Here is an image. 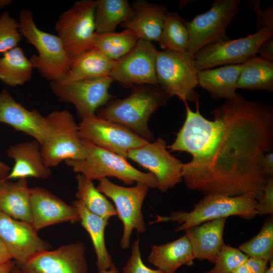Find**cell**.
<instances>
[{"label":"cell","instance_id":"14","mask_svg":"<svg viewBox=\"0 0 273 273\" xmlns=\"http://www.w3.org/2000/svg\"><path fill=\"white\" fill-rule=\"evenodd\" d=\"M112 82L109 76L68 83L54 81L50 88L60 100L72 104L82 119L95 115L113 98L109 93Z\"/></svg>","mask_w":273,"mask_h":273},{"label":"cell","instance_id":"46","mask_svg":"<svg viewBox=\"0 0 273 273\" xmlns=\"http://www.w3.org/2000/svg\"><path fill=\"white\" fill-rule=\"evenodd\" d=\"M232 273H252L245 263L236 268Z\"/></svg>","mask_w":273,"mask_h":273},{"label":"cell","instance_id":"7","mask_svg":"<svg viewBox=\"0 0 273 273\" xmlns=\"http://www.w3.org/2000/svg\"><path fill=\"white\" fill-rule=\"evenodd\" d=\"M194 57L188 52L158 51L156 73L160 88L169 97H177L186 103L197 102L199 95L195 88L198 73Z\"/></svg>","mask_w":273,"mask_h":273},{"label":"cell","instance_id":"12","mask_svg":"<svg viewBox=\"0 0 273 273\" xmlns=\"http://www.w3.org/2000/svg\"><path fill=\"white\" fill-rule=\"evenodd\" d=\"M78 127L81 140L125 158L130 150L149 142L124 126L96 114L82 119Z\"/></svg>","mask_w":273,"mask_h":273},{"label":"cell","instance_id":"1","mask_svg":"<svg viewBox=\"0 0 273 273\" xmlns=\"http://www.w3.org/2000/svg\"><path fill=\"white\" fill-rule=\"evenodd\" d=\"M186 116L170 151L190 153L182 178L190 190L205 195L261 197L269 177L261 160L272 144L273 108L237 95L213 111L209 120L185 103Z\"/></svg>","mask_w":273,"mask_h":273},{"label":"cell","instance_id":"33","mask_svg":"<svg viewBox=\"0 0 273 273\" xmlns=\"http://www.w3.org/2000/svg\"><path fill=\"white\" fill-rule=\"evenodd\" d=\"M76 178L77 184V200L90 212L108 220L112 216L117 215L115 208L95 187L93 181L80 174H77Z\"/></svg>","mask_w":273,"mask_h":273},{"label":"cell","instance_id":"3","mask_svg":"<svg viewBox=\"0 0 273 273\" xmlns=\"http://www.w3.org/2000/svg\"><path fill=\"white\" fill-rule=\"evenodd\" d=\"M257 201L252 194L235 197L219 194L206 195L190 212L174 211L166 216L157 215L156 220L150 223L177 222L180 225L175 231L178 232L208 221L231 216L250 220L257 215L255 208Z\"/></svg>","mask_w":273,"mask_h":273},{"label":"cell","instance_id":"8","mask_svg":"<svg viewBox=\"0 0 273 273\" xmlns=\"http://www.w3.org/2000/svg\"><path fill=\"white\" fill-rule=\"evenodd\" d=\"M241 0H215L207 12L185 21L189 36L188 53L193 56L203 48L229 39L228 26L237 17Z\"/></svg>","mask_w":273,"mask_h":273},{"label":"cell","instance_id":"26","mask_svg":"<svg viewBox=\"0 0 273 273\" xmlns=\"http://www.w3.org/2000/svg\"><path fill=\"white\" fill-rule=\"evenodd\" d=\"M114 62L97 50H88L71 59L70 69L60 82L109 76Z\"/></svg>","mask_w":273,"mask_h":273},{"label":"cell","instance_id":"36","mask_svg":"<svg viewBox=\"0 0 273 273\" xmlns=\"http://www.w3.org/2000/svg\"><path fill=\"white\" fill-rule=\"evenodd\" d=\"M20 25L8 12L0 15V53H5L17 47L22 38Z\"/></svg>","mask_w":273,"mask_h":273},{"label":"cell","instance_id":"20","mask_svg":"<svg viewBox=\"0 0 273 273\" xmlns=\"http://www.w3.org/2000/svg\"><path fill=\"white\" fill-rule=\"evenodd\" d=\"M7 154L14 160V165L2 181L28 177L46 179L52 174L51 168L43 161L40 146L35 140L11 145Z\"/></svg>","mask_w":273,"mask_h":273},{"label":"cell","instance_id":"45","mask_svg":"<svg viewBox=\"0 0 273 273\" xmlns=\"http://www.w3.org/2000/svg\"><path fill=\"white\" fill-rule=\"evenodd\" d=\"M15 263L10 260L0 265V273H10L15 266Z\"/></svg>","mask_w":273,"mask_h":273},{"label":"cell","instance_id":"28","mask_svg":"<svg viewBox=\"0 0 273 273\" xmlns=\"http://www.w3.org/2000/svg\"><path fill=\"white\" fill-rule=\"evenodd\" d=\"M134 10L126 0L95 1L94 22L96 33L114 31L116 27L130 20Z\"/></svg>","mask_w":273,"mask_h":273},{"label":"cell","instance_id":"32","mask_svg":"<svg viewBox=\"0 0 273 273\" xmlns=\"http://www.w3.org/2000/svg\"><path fill=\"white\" fill-rule=\"evenodd\" d=\"M185 21L177 12H167L158 41L163 51L188 52L189 36Z\"/></svg>","mask_w":273,"mask_h":273},{"label":"cell","instance_id":"17","mask_svg":"<svg viewBox=\"0 0 273 273\" xmlns=\"http://www.w3.org/2000/svg\"><path fill=\"white\" fill-rule=\"evenodd\" d=\"M85 250L83 242L72 243L44 251L17 266L24 273H87Z\"/></svg>","mask_w":273,"mask_h":273},{"label":"cell","instance_id":"21","mask_svg":"<svg viewBox=\"0 0 273 273\" xmlns=\"http://www.w3.org/2000/svg\"><path fill=\"white\" fill-rule=\"evenodd\" d=\"M226 220L223 218L208 221L184 231L195 259L214 263L225 245L223 235Z\"/></svg>","mask_w":273,"mask_h":273},{"label":"cell","instance_id":"25","mask_svg":"<svg viewBox=\"0 0 273 273\" xmlns=\"http://www.w3.org/2000/svg\"><path fill=\"white\" fill-rule=\"evenodd\" d=\"M30 188L26 178L15 183L0 182V211L20 221L31 223Z\"/></svg>","mask_w":273,"mask_h":273},{"label":"cell","instance_id":"5","mask_svg":"<svg viewBox=\"0 0 273 273\" xmlns=\"http://www.w3.org/2000/svg\"><path fill=\"white\" fill-rule=\"evenodd\" d=\"M19 23L22 35L38 53L29 59L33 68L51 82L61 81L70 69L71 61L61 40L57 35L38 28L29 10L20 11Z\"/></svg>","mask_w":273,"mask_h":273},{"label":"cell","instance_id":"37","mask_svg":"<svg viewBox=\"0 0 273 273\" xmlns=\"http://www.w3.org/2000/svg\"><path fill=\"white\" fill-rule=\"evenodd\" d=\"M123 273H161L158 269L147 267L143 262L138 238L131 246V255L123 268Z\"/></svg>","mask_w":273,"mask_h":273},{"label":"cell","instance_id":"39","mask_svg":"<svg viewBox=\"0 0 273 273\" xmlns=\"http://www.w3.org/2000/svg\"><path fill=\"white\" fill-rule=\"evenodd\" d=\"M258 214L270 215L273 214V179L269 177L265 186L263 193L256 205Z\"/></svg>","mask_w":273,"mask_h":273},{"label":"cell","instance_id":"6","mask_svg":"<svg viewBox=\"0 0 273 273\" xmlns=\"http://www.w3.org/2000/svg\"><path fill=\"white\" fill-rule=\"evenodd\" d=\"M48 127L40 146L42 157L49 167L68 160L83 159L85 151L79 133L78 124L67 110L54 111L46 116Z\"/></svg>","mask_w":273,"mask_h":273},{"label":"cell","instance_id":"10","mask_svg":"<svg viewBox=\"0 0 273 273\" xmlns=\"http://www.w3.org/2000/svg\"><path fill=\"white\" fill-rule=\"evenodd\" d=\"M95 1L76 2L60 15L55 24L57 36L61 40L71 60L93 50L95 31Z\"/></svg>","mask_w":273,"mask_h":273},{"label":"cell","instance_id":"19","mask_svg":"<svg viewBox=\"0 0 273 273\" xmlns=\"http://www.w3.org/2000/svg\"><path fill=\"white\" fill-rule=\"evenodd\" d=\"M0 122L32 136L40 146L43 143L48 131L46 116L35 109H27L6 89L0 92Z\"/></svg>","mask_w":273,"mask_h":273},{"label":"cell","instance_id":"18","mask_svg":"<svg viewBox=\"0 0 273 273\" xmlns=\"http://www.w3.org/2000/svg\"><path fill=\"white\" fill-rule=\"evenodd\" d=\"M30 192L31 224L37 232L54 224L80 222L75 207L48 190L35 187L30 188Z\"/></svg>","mask_w":273,"mask_h":273},{"label":"cell","instance_id":"30","mask_svg":"<svg viewBox=\"0 0 273 273\" xmlns=\"http://www.w3.org/2000/svg\"><path fill=\"white\" fill-rule=\"evenodd\" d=\"M33 69L30 59L17 46L0 58V80L13 87L22 85L31 78Z\"/></svg>","mask_w":273,"mask_h":273},{"label":"cell","instance_id":"24","mask_svg":"<svg viewBox=\"0 0 273 273\" xmlns=\"http://www.w3.org/2000/svg\"><path fill=\"white\" fill-rule=\"evenodd\" d=\"M241 68L242 64H235L199 71L198 84L215 100L234 99Z\"/></svg>","mask_w":273,"mask_h":273},{"label":"cell","instance_id":"38","mask_svg":"<svg viewBox=\"0 0 273 273\" xmlns=\"http://www.w3.org/2000/svg\"><path fill=\"white\" fill-rule=\"evenodd\" d=\"M249 4L256 15V31L266 28L273 31V6L261 10L260 2L258 0H251Z\"/></svg>","mask_w":273,"mask_h":273},{"label":"cell","instance_id":"4","mask_svg":"<svg viewBox=\"0 0 273 273\" xmlns=\"http://www.w3.org/2000/svg\"><path fill=\"white\" fill-rule=\"evenodd\" d=\"M85 151L83 159L65 161L73 171L88 179L100 180L115 177L125 185L142 183L149 188H157L156 180L150 172H144L133 167L126 158L82 140Z\"/></svg>","mask_w":273,"mask_h":273},{"label":"cell","instance_id":"43","mask_svg":"<svg viewBox=\"0 0 273 273\" xmlns=\"http://www.w3.org/2000/svg\"><path fill=\"white\" fill-rule=\"evenodd\" d=\"M12 259V257L4 243L0 240V265Z\"/></svg>","mask_w":273,"mask_h":273},{"label":"cell","instance_id":"15","mask_svg":"<svg viewBox=\"0 0 273 273\" xmlns=\"http://www.w3.org/2000/svg\"><path fill=\"white\" fill-rule=\"evenodd\" d=\"M158 51L151 42L139 39L134 47L114 62L109 77L124 87L156 85Z\"/></svg>","mask_w":273,"mask_h":273},{"label":"cell","instance_id":"16","mask_svg":"<svg viewBox=\"0 0 273 273\" xmlns=\"http://www.w3.org/2000/svg\"><path fill=\"white\" fill-rule=\"evenodd\" d=\"M0 240L17 265L49 250L50 245L41 239L31 223L15 219L0 211Z\"/></svg>","mask_w":273,"mask_h":273},{"label":"cell","instance_id":"31","mask_svg":"<svg viewBox=\"0 0 273 273\" xmlns=\"http://www.w3.org/2000/svg\"><path fill=\"white\" fill-rule=\"evenodd\" d=\"M138 40L135 34L129 29L119 32H95L93 50L99 51L107 58L115 61L131 51Z\"/></svg>","mask_w":273,"mask_h":273},{"label":"cell","instance_id":"49","mask_svg":"<svg viewBox=\"0 0 273 273\" xmlns=\"http://www.w3.org/2000/svg\"><path fill=\"white\" fill-rule=\"evenodd\" d=\"M269 265L264 273H273V259H271L269 261Z\"/></svg>","mask_w":273,"mask_h":273},{"label":"cell","instance_id":"40","mask_svg":"<svg viewBox=\"0 0 273 273\" xmlns=\"http://www.w3.org/2000/svg\"><path fill=\"white\" fill-rule=\"evenodd\" d=\"M269 261L266 259L248 257L244 263L252 273H264Z\"/></svg>","mask_w":273,"mask_h":273},{"label":"cell","instance_id":"29","mask_svg":"<svg viewBox=\"0 0 273 273\" xmlns=\"http://www.w3.org/2000/svg\"><path fill=\"white\" fill-rule=\"evenodd\" d=\"M237 88L272 92L273 61L256 56L242 64Z\"/></svg>","mask_w":273,"mask_h":273},{"label":"cell","instance_id":"23","mask_svg":"<svg viewBox=\"0 0 273 273\" xmlns=\"http://www.w3.org/2000/svg\"><path fill=\"white\" fill-rule=\"evenodd\" d=\"M195 259L190 241L184 235L179 238L160 245H153L148 261L161 273H175L183 265H190Z\"/></svg>","mask_w":273,"mask_h":273},{"label":"cell","instance_id":"48","mask_svg":"<svg viewBox=\"0 0 273 273\" xmlns=\"http://www.w3.org/2000/svg\"><path fill=\"white\" fill-rule=\"evenodd\" d=\"M12 2L11 0H0V9L10 5Z\"/></svg>","mask_w":273,"mask_h":273},{"label":"cell","instance_id":"22","mask_svg":"<svg viewBox=\"0 0 273 273\" xmlns=\"http://www.w3.org/2000/svg\"><path fill=\"white\" fill-rule=\"evenodd\" d=\"M131 6L134 12L133 17L121 26L132 31L139 39L158 42L167 12L166 7L145 1H136Z\"/></svg>","mask_w":273,"mask_h":273},{"label":"cell","instance_id":"50","mask_svg":"<svg viewBox=\"0 0 273 273\" xmlns=\"http://www.w3.org/2000/svg\"><path fill=\"white\" fill-rule=\"evenodd\" d=\"M11 273H24L20 268L18 266H15L12 270Z\"/></svg>","mask_w":273,"mask_h":273},{"label":"cell","instance_id":"11","mask_svg":"<svg viewBox=\"0 0 273 273\" xmlns=\"http://www.w3.org/2000/svg\"><path fill=\"white\" fill-rule=\"evenodd\" d=\"M273 36V31L263 28L247 36L220 41L200 49L194 56L198 71L219 65L242 64L255 57L262 42Z\"/></svg>","mask_w":273,"mask_h":273},{"label":"cell","instance_id":"34","mask_svg":"<svg viewBox=\"0 0 273 273\" xmlns=\"http://www.w3.org/2000/svg\"><path fill=\"white\" fill-rule=\"evenodd\" d=\"M248 257L270 260L273 255V218L266 219L259 232L238 248Z\"/></svg>","mask_w":273,"mask_h":273},{"label":"cell","instance_id":"42","mask_svg":"<svg viewBox=\"0 0 273 273\" xmlns=\"http://www.w3.org/2000/svg\"><path fill=\"white\" fill-rule=\"evenodd\" d=\"M261 165L264 172L268 176L273 175V153H265L261 158Z\"/></svg>","mask_w":273,"mask_h":273},{"label":"cell","instance_id":"13","mask_svg":"<svg viewBox=\"0 0 273 273\" xmlns=\"http://www.w3.org/2000/svg\"><path fill=\"white\" fill-rule=\"evenodd\" d=\"M127 158L153 174L156 180L157 188L162 192L173 188L183 180V163L171 155L166 142L161 138L130 150Z\"/></svg>","mask_w":273,"mask_h":273},{"label":"cell","instance_id":"9","mask_svg":"<svg viewBox=\"0 0 273 273\" xmlns=\"http://www.w3.org/2000/svg\"><path fill=\"white\" fill-rule=\"evenodd\" d=\"M99 181L97 189L110 198L115 205L117 215L123 223L120 246L127 249L133 230L143 234L146 231L142 207L149 188L142 183L131 187L119 186L104 178Z\"/></svg>","mask_w":273,"mask_h":273},{"label":"cell","instance_id":"44","mask_svg":"<svg viewBox=\"0 0 273 273\" xmlns=\"http://www.w3.org/2000/svg\"><path fill=\"white\" fill-rule=\"evenodd\" d=\"M11 168L6 163L0 161V182L9 174L11 171Z\"/></svg>","mask_w":273,"mask_h":273},{"label":"cell","instance_id":"35","mask_svg":"<svg viewBox=\"0 0 273 273\" xmlns=\"http://www.w3.org/2000/svg\"><path fill=\"white\" fill-rule=\"evenodd\" d=\"M248 258L238 248L225 244L218 254L214 267L200 273H232L236 268L244 264Z\"/></svg>","mask_w":273,"mask_h":273},{"label":"cell","instance_id":"47","mask_svg":"<svg viewBox=\"0 0 273 273\" xmlns=\"http://www.w3.org/2000/svg\"><path fill=\"white\" fill-rule=\"evenodd\" d=\"M99 273H120L117 267L114 263L112 264L111 266L104 270L99 271Z\"/></svg>","mask_w":273,"mask_h":273},{"label":"cell","instance_id":"2","mask_svg":"<svg viewBox=\"0 0 273 273\" xmlns=\"http://www.w3.org/2000/svg\"><path fill=\"white\" fill-rule=\"evenodd\" d=\"M153 86H133L128 97L111 102L99 110V115L151 142L153 135L148 126L150 117L169 98L160 87Z\"/></svg>","mask_w":273,"mask_h":273},{"label":"cell","instance_id":"27","mask_svg":"<svg viewBox=\"0 0 273 273\" xmlns=\"http://www.w3.org/2000/svg\"><path fill=\"white\" fill-rule=\"evenodd\" d=\"M72 205L79 214L80 223L91 239L97 257L98 270L109 268L113 262L105 240V231L109 224L108 220L92 213L77 199L72 202Z\"/></svg>","mask_w":273,"mask_h":273},{"label":"cell","instance_id":"41","mask_svg":"<svg viewBox=\"0 0 273 273\" xmlns=\"http://www.w3.org/2000/svg\"><path fill=\"white\" fill-rule=\"evenodd\" d=\"M258 53L261 57L273 61V36L261 43L257 51Z\"/></svg>","mask_w":273,"mask_h":273}]
</instances>
